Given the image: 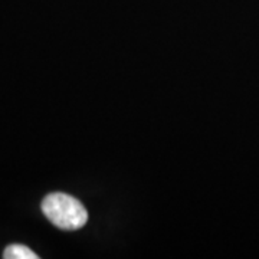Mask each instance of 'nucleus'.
<instances>
[{"label": "nucleus", "mask_w": 259, "mask_h": 259, "mask_svg": "<svg viewBox=\"0 0 259 259\" xmlns=\"http://www.w3.org/2000/svg\"><path fill=\"white\" fill-rule=\"evenodd\" d=\"M3 258L5 259H37L36 253L32 249H29L28 246L25 245H19V243H13L9 245L5 253H3Z\"/></svg>", "instance_id": "f03ea898"}, {"label": "nucleus", "mask_w": 259, "mask_h": 259, "mask_svg": "<svg viewBox=\"0 0 259 259\" xmlns=\"http://www.w3.org/2000/svg\"><path fill=\"white\" fill-rule=\"evenodd\" d=\"M42 212L62 231H78L88 222V212L78 199L65 193H51L42 202Z\"/></svg>", "instance_id": "f257e3e1"}]
</instances>
